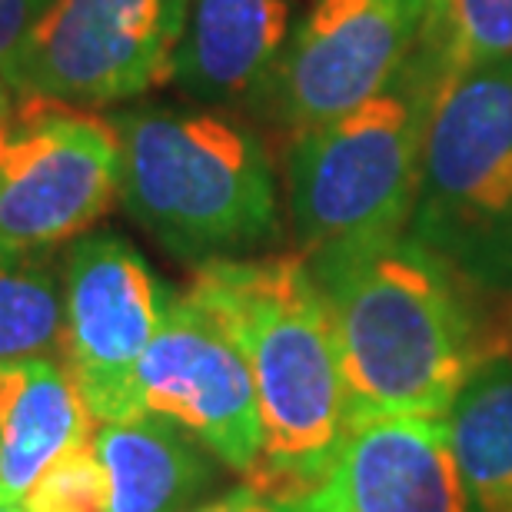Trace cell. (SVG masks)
Wrapping results in <instances>:
<instances>
[{
    "label": "cell",
    "mask_w": 512,
    "mask_h": 512,
    "mask_svg": "<svg viewBox=\"0 0 512 512\" xmlns=\"http://www.w3.org/2000/svg\"><path fill=\"white\" fill-rule=\"evenodd\" d=\"M187 293L243 350L263 423L247 486L303 499L330 473L353 429L350 396L326 300L303 253L200 263Z\"/></svg>",
    "instance_id": "cell-1"
},
{
    "label": "cell",
    "mask_w": 512,
    "mask_h": 512,
    "mask_svg": "<svg viewBox=\"0 0 512 512\" xmlns=\"http://www.w3.org/2000/svg\"><path fill=\"white\" fill-rule=\"evenodd\" d=\"M350 396V419L446 416L486 360L463 283L403 233L306 256Z\"/></svg>",
    "instance_id": "cell-2"
},
{
    "label": "cell",
    "mask_w": 512,
    "mask_h": 512,
    "mask_svg": "<svg viewBox=\"0 0 512 512\" xmlns=\"http://www.w3.org/2000/svg\"><path fill=\"white\" fill-rule=\"evenodd\" d=\"M114 127L120 200L163 250L200 266L280 237L273 163L253 130L210 110H130Z\"/></svg>",
    "instance_id": "cell-3"
},
{
    "label": "cell",
    "mask_w": 512,
    "mask_h": 512,
    "mask_svg": "<svg viewBox=\"0 0 512 512\" xmlns=\"http://www.w3.org/2000/svg\"><path fill=\"white\" fill-rule=\"evenodd\" d=\"M406 233L469 290L512 296V60L436 77Z\"/></svg>",
    "instance_id": "cell-4"
},
{
    "label": "cell",
    "mask_w": 512,
    "mask_h": 512,
    "mask_svg": "<svg viewBox=\"0 0 512 512\" xmlns=\"http://www.w3.org/2000/svg\"><path fill=\"white\" fill-rule=\"evenodd\" d=\"M433 87V70L416 50L383 94L296 133L286 157V207L303 256L409 230Z\"/></svg>",
    "instance_id": "cell-5"
},
{
    "label": "cell",
    "mask_w": 512,
    "mask_h": 512,
    "mask_svg": "<svg viewBox=\"0 0 512 512\" xmlns=\"http://www.w3.org/2000/svg\"><path fill=\"white\" fill-rule=\"evenodd\" d=\"M124 150L110 120L50 97H17L0 127V247L50 253L120 197Z\"/></svg>",
    "instance_id": "cell-6"
},
{
    "label": "cell",
    "mask_w": 512,
    "mask_h": 512,
    "mask_svg": "<svg viewBox=\"0 0 512 512\" xmlns=\"http://www.w3.org/2000/svg\"><path fill=\"white\" fill-rule=\"evenodd\" d=\"M190 0H50L7 77L17 97L117 104L173 77Z\"/></svg>",
    "instance_id": "cell-7"
},
{
    "label": "cell",
    "mask_w": 512,
    "mask_h": 512,
    "mask_svg": "<svg viewBox=\"0 0 512 512\" xmlns=\"http://www.w3.org/2000/svg\"><path fill=\"white\" fill-rule=\"evenodd\" d=\"M60 363L97 426L143 413L137 370L170 300L147 260L117 233H84L64 256Z\"/></svg>",
    "instance_id": "cell-8"
},
{
    "label": "cell",
    "mask_w": 512,
    "mask_h": 512,
    "mask_svg": "<svg viewBox=\"0 0 512 512\" xmlns=\"http://www.w3.org/2000/svg\"><path fill=\"white\" fill-rule=\"evenodd\" d=\"M423 27L426 0H310L266 84L276 117L303 133L383 94Z\"/></svg>",
    "instance_id": "cell-9"
},
{
    "label": "cell",
    "mask_w": 512,
    "mask_h": 512,
    "mask_svg": "<svg viewBox=\"0 0 512 512\" xmlns=\"http://www.w3.org/2000/svg\"><path fill=\"white\" fill-rule=\"evenodd\" d=\"M143 413H157L200 439L220 466L253 476L263 423L253 373L237 340L193 296L170 293L137 370Z\"/></svg>",
    "instance_id": "cell-10"
},
{
    "label": "cell",
    "mask_w": 512,
    "mask_h": 512,
    "mask_svg": "<svg viewBox=\"0 0 512 512\" xmlns=\"http://www.w3.org/2000/svg\"><path fill=\"white\" fill-rule=\"evenodd\" d=\"M303 512H469L446 416L356 423Z\"/></svg>",
    "instance_id": "cell-11"
},
{
    "label": "cell",
    "mask_w": 512,
    "mask_h": 512,
    "mask_svg": "<svg viewBox=\"0 0 512 512\" xmlns=\"http://www.w3.org/2000/svg\"><path fill=\"white\" fill-rule=\"evenodd\" d=\"M290 40V0H190L173 80L200 104H237L270 84Z\"/></svg>",
    "instance_id": "cell-12"
},
{
    "label": "cell",
    "mask_w": 512,
    "mask_h": 512,
    "mask_svg": "<svg viewBox=\"0 0 512 512\" xmlns=\"http://www.w3.org/2000/svg\"><path fill=\"white\" fill-rule=\"evenodd\" d=\"M97 433V419L54 356L0 363V503H20L37 476Z\"/></svg>",
    "instance_id": "cell-13"
},
{
    "label": "cell",
    "mask_w": 512,
    "mask_h": 512,
    "mask_svg": "<svg viewBox=\"0 0 512 512\" xmlns=\"http://www.w3.org/2000/svg\"><path fill=\"white\" fill-rule=\"evenodd\" d=\"M94 446L107 473V512H183L217 483L220 459L157 413L100 423Z\"/></svg>",
    "instance_id": "cell-14"
},
{
    "label": "cell",
    "mask_w": 512,
    "mask_h": 512,
    "mask_svg": "<svg viewBox=\"0 0 512 512\" xmlns=\"http://www.w3.org/2000/svg\"><path fill=\"white\" fill-rule=\"evenodd\" d=\"M469 512H512V356L489 353L446 413Z\"/></svg>",
    "instance_id": "cell-15"
},
{
    "label": "cell",
    "mask_w": 512,
    "mask_h": 512,
    "mask_svg": "<svg viewBox=\"0 0 512 512\" xmlns=\"http://www.w3.org/2000/svg\"><path fill=\"white\" fill-rule=\"evenodd\" d=\"M64 330V280L47 253L0 247V363L50 356Z\"/></svg>",
    "instance_id": "cell-16"
},
{
    "label": "cell",
    "mask_w": 512,
    "mask_h": 512,
    "mask_svg": "<svg viewBox=\"0 0 512 512\" xmlns=\"http://www.w3.org/2000/svg\"><path fill=\"white\" fill-rule=\"evenodd\" d=\"M419 57L433 77L512 60V0H426Z\"/></svg>",
    "instance_id": "cell-17"
},
{
    "label": "cell",
    "mask_w": 512,
    "mask_h": 512,
    "mask_svg": "<svg viewBox=\"0 0 512 512\" xmlns=\"http://www.w3.org/2000/svg\"><path fill=\"white\" fill-rule=\"evenodd\" d=\"M97 436V433H94ZM94 436L64 449L20 499L27 512H107L110 489Z\"/></svg>",
    "instance_id": "cell-18"
},
{
    "label": "cell",
    "mask_w": 512,
    "mask_h": 512,
    "mask_svg": "<svg viewBox=\"0 0 512 512\" xmlns=\"http://www.w3.org/2000/svg\"><path fill=\"white\" fill-rule=\"evenodd\" d=\"M50 0H0V70H10L20 44ZM10 80V77H7Z\"/></svg>",
    "instance_id": "cell-19"
},
{
    "label": "cell",
    "mask_w": 512,
    "mask_h": 512,
    "mask_svg": "<svg viewBox=\"0 0 512 512\" xmlns=\"http://www.w3.org/2000/svg\"><path fill=\"white\" fill-rule=\"evenodd\" d=\"M183 512H303V503L300 499L266 496L253 486H240V489H230V493H223V496H213L210 503L190 506Z\"/></svg>",
    "instance_id": "cell-20"
},
{
    "label": "cell",
    "mask_w": 512,
    "mask_h": 512,
    "mask_svg": "<svg viewBox=\"0 0 512 512\" xmlns=\"http://www.w3.org/2000/svg\"><path fill=\"white\" fill-rule=\"evenodd\" d=\"M14 104H17V90L7 80L4 70H0V127L7 124V117H10V110H14Z\"/></svg>",
    "instance_id": "cell-21"
},
{
    "label": "cell",
    "mask_w": 512,
    "mask_h": 512,
    "mask_svg": "<svg viewBox=\"0 0 512 512\" xmlns=\"http://www.w3.org/2000/svg\"><path fill=\"white\" fill-rule=\"evenodd\" d=\"M0 512H27L20 503H0Z\"/></svg>",
    "instance_id": "cell-22"
}]
</instances>
